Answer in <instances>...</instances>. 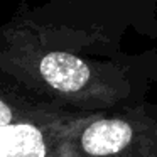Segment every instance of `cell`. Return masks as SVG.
I'll use <instances>...</instances> for the list:
<instances>
[{
    "label": "cell",
    "instance_id": "7a4b0ae2",
    "mask_svg": "<svg viewBox=\"0 0 157 157\" xmlns=\"http://www.w3.org/2000/svg\"><path fill=\"white\" fill-rule=\"evenodd\" d=\"M76 157H157V115L144 105L101 112L73 139Z\"/></svg>",
    "mask_w": 157,
    "mask_h": 157
},
{
    "label": "cell",
    "instance_id": "6da1fadb",
    "mask_svg": "<svg viewBox=\"0 0 157 157\" xmlns=\"http://www.w3.org/2000/svg\"><path fill=\"white\" fill-rule=\"evenodd\" d=\"M0 79L79 112L137 105V88L123 66L88 58L25 17L0 29Z\"/></svg>",
    "mask_w": 157,
    "mask_h": 157
}]
</instances>
